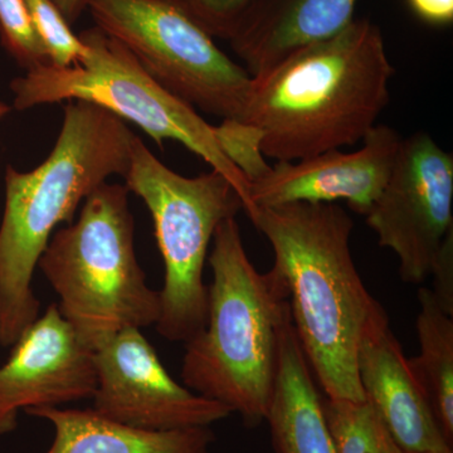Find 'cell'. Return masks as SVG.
<instances>
[{
    "instance_id": "cell-9",
    "label": "cell",
    "mask_w": 453,
    "mask_h": 453,
    "mask_svg": "<svg viewBox=\"0 0 453 453\" xmlns=\"http://www.w3.org/2000/svg\"><path fill=\"white\" fill-rule=\"evenodd\" d=\"M453 155L425 131L402 140L388 183L366 225L399 259V276L418 285L432 275L453 232Z\"/></svg>"
},
{
    "instance_id": "cell-5",
    "label": "cell",
    "mask_w": 453,
    "mask_h": 453,
    "mask_svg": "<svg viewBox=\"0 0 453 453\" xmlns=\"http://www.w3.org/2000/svg\"><path fill=\"white\" fill-rule=\"evenodd\" d=\"M129 193L125 184L98 187L38 262L59 314L92 351L121 330L157 325L162 312L159 291L146 282L136 256Z\"/></svg>"
},
{
    "instance_id": "cell-6",
    "label": "cell",
    "mask_w": 453,
    "mask_h": 453,
    "mask_svg": "<svg viewBox=\"0 0 453 453\" xmlns=\"http://www.w3.org/2000/svg\"><path fill=\"white\" fill-rule=\"evenodd\" d=\"M79 37L85 44L79 64L42 65L11 82L14 109L26 111L62 101L95 104L121 120L134 122L157 145L174 140L201 157L234 184L244 210L249 180L226 157L214 127L195 107L155 81L129 50L97 27L85 29Z\"/></svg>"
},
{
    "instance_id": "cell-15",
    "label": "cell",
    "mask_w": 453,
    "mask_h": 453,
    "mask_svg": "<svg viewBox=\"0 0 453 453\" xmlns=\"http://www.w3.org/2000/svg\"><path fill=\"white\" fill-rule=\"evenodd\" d=\"M25 413L52 426L46 453H211L216 441L210 427L151 431L111 421L92 408L41 407Z\"/></svg>"
},
{
    "instance_id": "cell-14",
    "label": "cell",
    "mask_w": 453,
    "mask_h": 453,
    "mask_svg": "<svg viewBox=\"0 0 453 453\" xmlns=\"http://www.w3.org/2000/svg\"><path fill=\"white\" fill-rule=\"evenodd\" d=\"M357 0H252L234 37L235 55L252 77L285 57L332 37L354 19Z\"/></svg>"
},
{
    "instance_id": "cell-12",
    "label": "cell",
    "mask_w": 453,
    "mask_h": 453,
    "mask_svg": "<svg viewBox=\"0 0 453 453\" xmlns=\"http://www.w3.org/2000/svg\"><path fill=\"white\" fill-rule=\"evenodd\" d=\"M402 140L392 127L375 125L359 150L334 149L296 162H277L250 183L243 211L286 203L344 201L366 216L388 183Z\"/></svg>"
},
{
    "instance_id": "cell-7",
    "label": "cell",
    "mask_w": 453,
    "mask_h": 453,
    "mask_svg": "<svg viewBox=\"0 0 453 453\" xmlns=\"http://www.w3.org/2000/svg\"><path fill=\"white\" fill-rule=\"evenodd\" d=\"M125 186L145 203L164 265L157 333L186 344L202 332L208 315L203 279L217 226L243 211L234 184L211 169L183 177L160 162L139 136L134 140Z\"/></svg>"
},
{
    "instance_id": "cell-23",
    "label": "cell",
    "mask_w": 453,
    "mask_h": 453,
    "mask_svg": "<svg viewBox=\"0 0 453 453\" xmlns=\"http://www.w3.org/2000/svg\"><path fill=\"white\" fill-rule=\"evenodd\" d=\"M411 11L431 26H449L453 22V0H407Z\"/></svg>"
},
{
    "instance_id": "cell-8",
    "label": "cell",
    "mask_w": 453,
    "mask_h": 453,
    "mask_svg": "<svg viewBox=\"0 0 453 453\" xmlns=\"http://www.w3.org/2000/svg\"><path fill=\"white\" fill-rule=\"evenodd\" d=\"M88 11L164 88L203 112L242 120L251 74L169 0H88Z\"/></svg>"
},
{
    "instance_id": "cell-13",
    "label": "cell",
    "mask_w": 453,
    "mask_h": 453,
    "mask_svg": "<svg viewBox=\"0 0 453 453\" xmlns=\"http://www.w3.org/2000/svg\"><path fill=\"white\" fill-rule=\"evenodd\" d=\"M357 375L365 401L402 451L452 449L389 324L377 327L363 339L357 351Z\"/></svg>"
},
{
    "instance_id": "cell-17",
    "label": "cell",
    "mask_w": 453,
    "mask_h": 453,
    "mask_svg": "<svg viewBox=\"0 0 453 453\" xmlns=\"http://www.w3.org/2000/svg\"><path fill=\"white\" fill-rule=\"evenodd\" d=\"M417 336L419 356L410 365L434 410L447 442H453V319L441 308L434 291L418 292Z\"/></svg>"
},
{
    "instance_id": "cell-25",
    "label": "cell",
    "mask_w": 453,
    "mask_h": 453,
    "mask_svg": "<svg viewBox=\"0 0 453 453\" xmlns=\"http://www.w3.org/2000/svg\"><path fill=\"white\" fill-rule=\"evenodd\" d=\"M12 111V107L5 104L4 101L0 100V122L4 120L5 116Z\"/></svg>"
},
{
    "instance_id": "cell-26",
    "label": "cell",
    "mask_w": 453,
    "mask_h": 453,
    "mask_svg": "<svg viewBox=\"0 0 453 453\" xmlns=\"http://www.w3.org/2000/svg\"><path fill=\"white\" fill-rule=\"evenodd\" d=\"M402 453H410V452H402ZM421 453H453L452 449H447V451H440V452H421Z\"/></svg>"
},
{
    "instance_id": "cell-3",
    "label": "cell",
    "mask_w": 453,
    "mask_h": 453,
    "mask_svg": "<svg viewBox=\"0 0 453 453\" xmlns=\"http://www.w3.org/2000/svg\"><path fill=\"white\" fill-rule=\"evenodd\" d=\"M135 134L127 122L88 101H68L52 151L31 172L5 170L0 222V345L12 347L40 316L32 282L57 226L107 179L125 177Z\"/></svg>"
},
{
    "instance_id": "cell-1",
    "label": "cell",
    "mask_w": 453,
    "mask_h": 453,
    "mask_svg": "<svg viewBox=\"0 0 453 453\" xmlns=\"http://www.w3.org/2000/svg\"><path fill=\"white\" fill-rule=\"evenodd\" d=\"M246 214L273 246L292 325L325 395L365 401L357 351L365 335L389 318L354 264L353 219L336 203L264 205Z\"/></svg>"
},
{
    "instance_id": "cell-24",
    "label": "cell",
    "mask_w": 453,
    "mask_h": 453,
    "mask_svg": "<svg viewBox=\"0 0 453 453\" xmlns=\"http://www.w3.org/2000/svg\"><path fill=\"white\" fill-rule=\"evenodd\" d=\"M55 3L70 26L74 25L83 12L88 11V0H55Z\"/></svg>"
},
{
    "instance_id": "cell-10",
    "label": "cell",
    "mask_w": 453,
    "mask_h": 453,
    "mask_svg": "<svg viewBox=\"0 0 453 453\" xmlns=\"http://www.w3.org/2000/svg\"><path fill=\"white\" fill-rule=\"evenodd\" d=\"M92 410L111 421L151 431L211 427L232 411L170 377L140 329H124L94 350Z\"/></svg>"
},
{
    "instance_id": "cell-4",
    "label": "cell",
    "mask_w": 453,
    "mask_h": 453,
    "mask_svg": "<svg viewBox=\"0 0 453 453\" xmlns=\"http://www.w3.org/2000/svg\"><path fill=\"white\" fill-rule=\"evenodd\" d=\"M211 242L207 323L184 344L180 378L256 428L273 401L280 340L291 318L288 291L277 268L253 266L235 217L220 222Z\"/></svg>"
},
{
    "instance_id": "cell-16",
    "label": "cell",
    "mask_w": 453,
    "mask_h": 453,
    "mask_svg": "<svg viewBox=\"0 0 453 453\" xmlns=\"http://www.w3.org/2000/svg\"><path fill=\"white\" fill-rule=\"evenodd\" d=\"M323 396L291 319L280 340L279 366L266 422L275 453H334L325 423Z\"/></svg>"
},
{
    "instance_id": "cell-19",
    "label": "cell",
    "mask_w": 453,
    "mask_h": 453,
    "mask_svg": "<svg viewBox=\"0 0 453 453\" xmlns=\"http://www.w3.org/2000/svg\"><path fill=\"white\" fill-rule=\"evenodd\" d=\"M38 37L46 47L50 65L71 67L79 64L85 44L74 35L55 0H23Z\"/></svg>"
},
{
    "instance_id": "cell-11",
    "label": "cell",
    "mask_w": 453,
    "mask_h": 453,
    "mask_svg": "<svg viewBox=\"0 0 453 453\" xmlns=\"http://www.w3.org/2000/svg\"><path fill=\"white\" fill-rule=\"evenodd\" d=\"M96 389L94 351L82 344L50 303L12 345L0 366V436L18 427L22 411L91 399Z\"/></svg>"
},
{
    "instance_id": "cell-2",
    "label": "cell",
    "mask_w": 453,
    "mask_h": 453,
    "mask_svg": "<svg viewBox=\"0 0 453 453\" xmlns=\"http://www.w3.org/2000/svg\"><path fill=\"white\" fill-rule=\"evenodd\" d=\"M395 67L380 27L354 18L344 29L290 53L258 77L243 124L264 157L296 162L353 146L390 101Z\"/></svg>"
},
{
    "instance_id": "cell-22",
    "label": "cell",
    "mask_w": 453,
    "mask_h": 453,
    "mask_svg": "<svg viewBox=\"0 0 453 453\" xmlns=\"http://www.w3.org/2000/svg\"><path fill=\"white\" fill-rule=\"evenodd\" d=\"M434 277V294L441 308L453 315V232L447 235L441 247L432 275Z\"/></svg>"
},
{
    "instance_id": "cell-21",
    "label": "cell",
    "mask_w": 453,
    "mask_h": 453,
    "mask_svg": "<svg viewBox=\"0 0 453 453\" xmlns=\"http://www.w3.org/2000/svg\"><path fill=\"white\" fill-rule=\"evenodd\" d=\"M211 38L231 40L252 0H169Z\"/></svg>"
},
{
    "instance_id": "cell-18",
    "label": "cell",
    "mask_w": 453,
    "mask_h": 453,
    "mask_svg": "<svg viewBox=\"0 0 453 453\" xmlns=\"http://www.w3.org/2000/svg\"><path fill=\"white\" fill-rule=\"evenodd\" d=\"M334 453H402L386 425L366 401L323 398Z\"/></svg>"
},
{
    "instance_id": "cell-20",
    "label": "cell",
    "mask_w": 453,
    "mask_h": 453,
    "mask_svg": "<svg viewBox=\"0 0 453 453\" xmlns=\"http://www.w3.org/2000/svg\"><path fill=\"white\" fill-rule=\"evenodd\" d=\"M0 42L12 58L27 71L50 65L23 0H0Z\"/></svg>"
}]
</instances>
